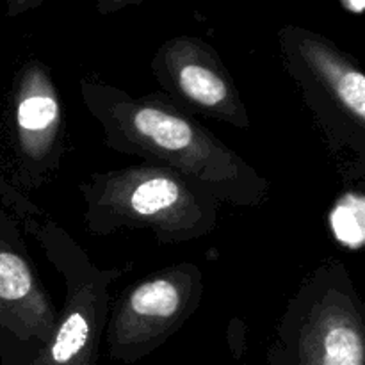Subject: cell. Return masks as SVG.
<instances>
[{
  "label": "cell",
  "mask_w": 365,
  "mask_h": 365,
  "mask_svg": "<svg viewBox=\"0 0 365 365\" xmlns=\"http://www.w3.org/2000/svg\"><path fill=\"white\" fill-rule=\"evenodd\" d=\"M78 89L107 148L170 168L221 203L250 209L269 200L271 182L163 93L132 96L96 77Z\"/></svg>",
  "instance_id": "cell-1"
},
{
  "label": "cell",
  "mask_w": 365,
  "mask_h": 365,
  "mask_svg": "<svg viewBox=\"0 0 365 365\" xmlns=\"http://www.w3.org/2000/svg\"><path fill=\"white\" fill-rule=\"evenodd\" d=\"M88 234L148 230L160 245H185L212 234L221 202L202 185L159 164L95 171L78 185Z\"/></svg>",
  "instance_id": "cell-2"
},
{
  "label": "cell",
  "mask_w": 365,
  "mask_h": 365,
  "mask_svg": "<svg viewBox=\"0 0 365 365\" xmlns=\"http://www.w3.org/2000/svg\"><path fill=\"white\" fill-rule=\"evenodd\" d=\"M0 196L13 207L31 237L66 285L48 344L32 365H96L110 309V289L134 267H98L66 228L0 178Z\"/></svg>",
  "instance_id": "cell-3"
},
{
  "label": "cell",
  "mask_w": 365,
  "mask_h": 365,
  "mask_svg": "<svg viewBox=\"0 0 365 365\" xmlns=\"http://www.w3.org/2000/svg\"><path fill=\"white\" fill-rule=\"evenodd\" d=\"M267 365H365V307L342 260L327 259L289 298Z\"/></svg>",
  "instance_id": "cell-4"
},
{
  "label": "cell",
  "mask_w": 365,
  "mask_h": 365,
  "mask_svg": "<svg viewBox=\"0 0 365 365\" xmlns=\"http://www.w3.org/2000/svg\"><path fill=\"white\" fill-rule=\"evenodd\" d=\"M282 63L335 157H351V177L365 171V71L355 56L327 36L284 25L278 31Z\"/></svg>",
  "instance_id": "cell-5"
},
{
  "label": "cell",
  "mask_w": 365,
  "mask_h": 365,
  "mask_svg": "<svg viewBox=\"0 0 365 365\" xmlns=\"http://www.w3.org/2000/svg\"><path fill=\"white\" fill-rule=\"evenodd\" d=\"M203 273L180 262L128 285L109 309L106 334L109 359L135 364L166 344L196 314L203 298Z\"/></svg>",
  "instance_id": "cell-6"
},
{
  "label": "cell",
  "mask_w": 365,
  "mask_h": 365,
  "mask_svg": "<svg viewBox=\"0 0 365 365\" xmlns=\"http://www.w3.org/2000/svg\"><path fill=\"white\" fill-rule=\"evenodd\" d=\"M9 123L18 185L27 191L45 187L66 152V116L52 70L36 57L14 75Z\"/></svg>",
  "instance_id": "cell-7"
},
{
  "label": "cell",
  "mask_w": 365,
  "mask_h": 365,
  "mask_svg": "<svg viewBox=\"0 0 365 365\" xmlns=\"http://www.w3.org/2000/svg\"><path fill=\"white\" fill-rule=\"evenodd\" d=\"M57 314L20 228L0 212V365H32L52 337Z\"/></svg>",
  "instance_id": "cell-8"
},
{
  "label": "cell",
  "mask_w": 365,
  "mask_h": 365,
  "mask_svg": "<svg viewBox=\"0 0 365 365\" xmlns=\"http://www.w3.org/2000/svg\"><path fill=\"white\" fill-rule=\"evenodd\" d=\"M160 93L191 116L210 118L239 130L252 127L237 82L212 45L198 36L160 43L150 63Z\"/></svg>",
  "instance_id": "cell-9"
},
{
  "label": "cell",
  "mask_w": 365,
  "mask_h": 365,
  "mask_svg": "<svg viewBox=\"0 0 365 365\" xmlns=\"http://www.w3.org/2000/svg\"><path fill=\"white\" fill-rule=\"evenodd\" d=\"M328 230L339 246L360 252L365 242V196L360 185L348 187L328 210Z\"/></svg>",
  "instance_id": "cell-10"
},
{
  "label": "cell",
  "mask_w": 365,
  "mask_h": 365,
  "mask_svg": "<svg viewBox=\"0 0 365 365\" xmlns=\"http://www.w3.org/2000/svg\"><path fill=\"white\" fill-rule=\"evenodd\" d=\"M341 6L344 7V9L348 11V13L362 14L365 4H364V0H351V2H349V0H341Z\"/></svg>",
  "instance_id": "cell-11"
}]
</instances>
